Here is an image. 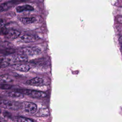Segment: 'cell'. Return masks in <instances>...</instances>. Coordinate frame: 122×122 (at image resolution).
Wrapping results in <instances>:
<instances>
[{
	"label": "cell",
	"instance_id": "cell-1",
	"mask_svg": "<svg viewBox=\"0 0 122 122\" xmlns=\"http://www.w3.org/2000/svg\"><path fill=\"white\" fill-rule=\"evenodd\" d=\"M16 92H20L23 94L28 95L30 97L36 98H43L47 96V94L45 92L41 91L32 90L30 89H18L15 90Z\"/></svg>",
	"mask_w": 122,
	"mask_h": 122
},
{
	"label": "cell",
	"instance_id": "cell-2",
	"mask_svg": "<svg viewBox=\"0 0 122 122\" xmlns=\"http://www.w3.org/2000/svg\"><path fill=\"white\" fill-rule=\"evenodd\" d=\"M41 52V49L37 46H30L23 48L21 49L20 54L26 56H34L40 54Z\"/></svg>",
	"mask_w": 122,
	"mask_h": 122
},
{
	"label": "cell",
	"instance_id": "cell-3",
	"mask_svg": "<svg viewBox=\"0 0 122 122\" xmlns=\"http://www.w3.org/2000/svg\"><path fill=\"white\" fill-rule=\"evenodd\" d=\"M0 106L3 108L9 110H18L20 108H21V103L2 100L0 101Z\"/></svg>",
	"mask_w": 122,
	"mask_h": 122
},
{
	"label": "cell",
	"instance_id": "cell-4",
	"mask_svg": "<svg viewBox=\"0 0 122 122\" xmlns=\"http://www.w3.org/2000/svg\"><path fill=\"white\" fill-rule=\"evenodd\" d=\"M21 103V108L27 113L33 114L37 111V105L33 102H24Z\"/></svg>",
	"mask_w": 122,
	"mask_h": 122
},
{
	"label": "cell",
	"instance_id": "cell-5",
	"mask_svg": "<svg viewBox=\"0 0 122 122\" xmlns=\"http://www.w3.org/2000/svg\"><path fill=\"white\" fill-rule=\"evenodd\" d=\"M6 60L10 63L11 62H26L28 61L27 56L22 54H18L13 56H10L9 57L5 58Z\"/></svg>",
	"mask_w": 122,
	"mask_h": 122
},
{
	"label": "cell",
	"instance_id": "cell-6",
	"mask_svg": "<svg viewBox=\"0 0 122 122\" xmlns=\"http://www.w3.org/2000/svg\"><path fill=\"white\" fill-rule=\"evenodd\" d=\"M25 84L32 86H41L45 84L44 79L41 77H36L27 81Z\"/></svg>",
	"mask_w": 122,
	"mask_h": 122
},
{
	"label": "cell",
	"instance_id": "cell-7",
	"mask_svg": "<svg viewBox=\"0 0 122 122\" xmlns=\"http://www.w3.org/2000/svg\"><path fill=\"white\" fill-rule=\"evenodd\" d=\"M10 67L13 70L22 72H27L30 69L29 65L25 64H14L11 65Z\"/></svg>",
	"mask_w": 122,
	"mask_h": 122
},
{
	"label": "cell",
	"instance_id": "cell-8",
	"mask_svg": "<svg viewBox=\"0 0 122 122\" xmlns=\"http://www.w3.org/2000/svg\"><path fill=\"white\" fill-rule=\"evenodd\" d=\"M34 8L31 5L28 4H24L20 6H18L16 8V10L17 12H21L24 11L33 10Z\"/></svg>",
	"mask_w": 122,
	"mask_h": 122
},
{
	"label": "cell",
	"instance_id": "cell-9",
	"mask_svg": "<svg viewBox=\"0 0 122 122\" xmlns=\"http://www.w3.org/2000/svg\"><path fill=\"white\" fill-rule=\"evenodd\" d=\"M20 40L24 42H34L36 40V38L32 36L27 34H24L20 37Z\"/></svg>",
	"mask_w": 122,
	"mask_h": 122
},
{
	"label": "cell",
	"instance_id": "cell-10",
	"mask_svg": "<svg viewBox=\"0 0 122 122\" xmlns=\"http://www.w3.org/2000/svg\"><path fill=\"white\" fill-rule=\"evenodd\" d=\"M20 34V32L17 30H12L8 31V34L6 35L7 37L10 39H14L18 37Z\"/></svg>",
	"mask_w": 122,
	"mask_h": 122
},
{
	"label": "cell",
	"instance_id": "cell-11",
	"mask_svg": "<svg viewBox=\"0 0 122 122\" xmlns=\"http://www.w3.org/2000/svg\"><path fill=\"white\" fill-rule=\"evenodd\" d=\"M6 94L8 96L13 98H17L20 99L24 97V94L16 91L8 92H7Z\"/></svg>",
	"mask_w": 122,
	"mask_h": 122
},
{
	"label": "cell",
	"instance_id": "cell-12",
	"mask_svg": "<svg viewBox=\"0 0 122 122\" xmlns=\"http://www.w3.org/2000/svg\"><path fill=\"white\" fill-rule=\"evenodd\" d=\"M19 20L24 24H29L34 22L36 19L34 17H20Z\"/></svg>",
	"mask_w": 122,
	"mask_h": 122
},
{
	"label": "cell",
	"instance_id": "cell-13",
	"mask_svg": "<svg viewBox=\"0 0 122 122\" xmlns=\"http://www.w3.org/2000/svg\"><path fill=\"white\" fill-rule=\"evenodd\" d=\"M13 81V80L9 76L6 75H1L0 77V84H7Z\"/></svg>",
	"mask_w": 122,
	"mask_h": 122
},
{
	"label": "cell",
	"instance_id": "cell-14",
	"mask_svg": "<svg viewBox=\"0 0 122 122\" xmlns=\"http://www.w3.org/2000/svg\"><path fill=\"white\" fill-rule=\"evenodd\" d=\"M16 2V1H10L2 3L0 6V11L2 12L3 11L7 10L9 7H10L12 5V4H15Z\"/></svg>",
	"mask_w": 122,
	"mask_h": 122
},
{
	"label": "cell",
	"instance_id": "cell-15",
	"mask_svg": "<svg viewBox=\"0 0 122 122\" xmlns=\"http://www.w3.org/2000/svg\"><path fill=\"white\" fill-rule=\"evenodd\" d=\"M16 120L17 122H34L30 119L22 116H17Z\"/></svg>",
	"mask_w": 122,
	"mask_h": 122
},
{
	"label": "cell",
	"instance_id": "cell-16",
	"mask_svg": "<svg viewBox=\"0 0 122 122\" xmlns=\"http://www.w3.org/2000/svg\"><path fill=\"white\" fill-rule=\"evenodd\" d=\"M10 63L6 60V59L1 58V61H0V67L1 68H3L8 66L10 65Z\"/></svg>",
	"mask_w": 122,
	"mask_h": 122
},
{
	"label": "cell",
	"instance_id": "cell-17",
	"mask_svg": "<svg viewBox=\"0 0 122 122\" xmlns=\"http://www.w3.org/2000/svg\"><path fill=\"white\" fill-rule=\"evenodd\" d=\"M43 112H49V111H48V110L47 109V108H44V109H41L39 110V112H38V114L37 115H38L39 116H45V115H48L47 114V113H45Z\"/></svg>",
	"mask_w": 122,
	"mask_h": 122
},
{
	"label": "cell",
	"instance_id": "cell-18",
	"mask_svg": "<svg viewBox=\"0 0 122 122\" xmlns=\"http://www.w3.org/2000/svg\"><path fill=\"white\" fill-rule=\"evenodd\" d=\"M12 86L8 84H0V88L2 89L7 90L10 89L11 88Z\"/></svg>",
	"mask_w": 122,
	"mask_h": 122
},
{
	"label": "cell",
	"instance_id": "cell-19",
	"mask_svg": "<svg viewBox=\"0 0 122 122\" xmlns=\"http://www.w3.org/2000/svg\"><path fill=\"white\" fill-rule=\"evenodd\" d=\"M45 62V60H43V59H41V60H39V61H37L35 62H34V64H36V65H41L42 64H44Z\"/></svg>",
	"mask_w": 122,
	"mask_h": 122
},
{
	"label": "cell",
	"instance_id": "cell-20",
	"mask_svg": "<svg viewBox=\"0 0 122 122\" xmlns=\"http://www.w3.org/2000/svg\"><path fill=\"white\" fill-rule=\"evenodd\" d=\"M1 32L3 34H4V35H7L8 32V31L7 30L6 28L4 26H3L2 27H1Z\"/></svg>",
	"mask_w": 122,
	"mask_h": 122
},
{
	"label": "cell",
	"instance_id": "cell-21",
	"mask_svg": "<svg viewBox=\"0 0 122 122\" xmlns=\"http://www.w3.org/2000/svg\"><path fill=\"white\" fill-rule=\"evenodd\" d=\"M119 40L120 42V43H121V44L122 45V36H121L120 37Z\"/></svg>",
	"mask_w": 122,
	"mask_h": 122
},
{
	"label": "cell",
	"instance_id": "cell-22",
	"mask_svg": "<svg viewBox=\"0 0 122 122\" xmlns=\"http://www.w3.org/2000/svg\"></svg>",
	"mask_w": 122,
	"mask_h": 122
}]
</instances>
